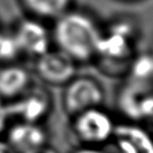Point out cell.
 <instances>
[{
  "label": "cell",
  "mask_w": 153,
  "mask_h": 153,
  "mask_svg": "<svg viewBox=\"0 0 153 153\" xmlns=\"http://www.w3.org/2000/svg\"><path fill=\"white\" fill-rule=\"evenodd\" d=\"M0 33H1V30H0Z\"/></svg>",
  "instance_id": "16"
},
{
  "label": "cell",
  "mask_w": 153,
  "mask_h": 153,
  "mask_svg": "<svg viewBox=\"0 0 153 153\" xmlns=\"http://www.w3.org/2000/svg\"><path fill=\"white\" fill-rule=\"evenodd\" d=\"M46 135L37 123L20 122L10 129L7 144L15 153H35L45 147Z\"/></svg>",
  "instance_id": "5"
},
{
  "label": "cell",
  "mask_w": 153,
  "mask_h": 153,
  "mask_svg": "<svg viewBox=\"0 0 153 153\" xmlns=\"http://www.w3.org/2000/svg\"><path fill=\"white\" fill-rule=\"evenodd\" d=\"M19 53H21V51L14 34L0 33V60L12 61Z\"/></svg>",
  "instance_id": "11"
},
{
  "label": "cell",
  "mask_w": 153,
  "mask_h": 153,
  "mask_svg": "<svg viewBox=\"0 0 153 153\" xmlns=\"http://www.w3.org/2000/svg\"><path fill=\"white\" fill-rule=\"evenodd\" d=\"M74 153H104V152H102V151L98 150L96 148H84L81 149V150H78Z\"/></svg>",
  "instance_id": "14"
},
{
  "label": "cell",
  "mask_w": 153,
  "mask_h": 153,
  "mask_svg": "<svg viewBox=\"0 0 153 153\" xmlns=\"http://www.w3.org/2000/svg\"><path fill=\"white\" fill-rule=\"evenodd\" d=\"M53 35L60 51L74 61H86L98 53L102 39L94 20L81 13L61 15Z\"/></svg>",
  "instance_id": "1"
},
{
  "label": "cell",
  "mask_w": 153,
  "mask_h": 153,
  "mask_svg": "<svg viewBox=\"0 0 153 153\" xmlns=\"http://www.w3.org/2000/svg\"><path fill=\"white\" fill-rule=\"evenodd\" d=\"M17 99L18 100L13 105H7L10 117L16 115L20 117V122L37 123L39 119L46 114L48 102L46 97L42 96L41 94L24 92Z\"/></svg>",
  "instance_id": "9"
},
{
  "label": "cell",
  "mask_w": 153,
  "mask_h": 153,
  "mask_svg": "<svg viewBox=\"0 0 153 153\" xmlns=\"http://www.w3.org/2000/svg\"><path fill=\"white\" fill-rule=\"evenodd\" d=\"M10 117H10L9 106L5 104L2 99H0V135L7 128V124Z\"/></svg>",
  "instance_id": "12"
},
{
  "label": "cell",
  "mask_w": 153,
  "mask_h": 153,
  "mask_svg": "<svg viewBox=\"0 0 153 153\" xmlns=\"http://www.w3.org/2000/svg\"><path fill=\"white\" fill-rule=\"evenodd\" d=\"M0 153H15L5 142L0 140Z\"/></svg>",
  "instance_id": "13"
},
{
  "label": "cell",
  "mask_w": 153,
  "mask_h": 153,
  "mask_svg": "<svg viewBox=\"0 0 153 153\" xmlns=\"http://www.w3.org/2000/svg\"><path fill=\"white\" fill-rule=\"evenodd\" d=\"M103 92L96 81L88 78L72 80L64 94V105L69 112L79 114L85 110L99 107Z\"/></svg>",
  "instance_id": "3"
},
{
  "label": "cell",
  "mask_w": 153,
  "mask_h": 153,
  "mask_svg": "<svg viewBox=\"0 0 153 153\" xmlns=\"http://www.w3.org/2000/svg\"><path fill=\"white\" fill-rule=\"evenodd\" d=\"M13 34L21 53L40 57L48 51V32L39 22L34 20H24L18 25Z\"/></svg>",
  "instance_id": "6"
},
{
  "label": "cell",
  "mask_w": 153,
  "mask_h": 153,
  "mask_svg": "<svg viewBox=\"0 0 153 153\" xmlns=\"http://www.w3.org/2000/svg\"><path fill=\"white\" fill-rule=\"evenodd\" d=\"M35 153H55V152H53V151L48 150V149H46V148L44 147V148L40 149V150L37 151V152H35Z\"/></svg>",
  "instance_id": "15"
},
{
  "label": "cell",
  "mask_w": 153,
  "mask_h": 153,
  "mask_svg": "<svg viewBox=\"0 0 153 153\" xmlns=\"http://www.w3.org/2000/svg\"><path fill=\"white\" fill-rule=\"evenodd\" d=\"M74 128L82 140L88 144H101L113 135L115 126L108 113L96 107L76 114Z\"/></svg>",
  "instance_id": "2"
},
{
  "label": "cell",
  "mask_w": 153,
  "mask_h": 153,
  "mask_svg": "<svg viewBox=\"0 0 153 153\" xmlns=\"http://www.w3.org/2000/svg\"><path fill=\"white\" fill-rule=\"evenodd\" d=\"M38 74L43 80L53 84H62L72 79L76 71L74 60L63 51H46L38 57Z\"/></svg>",
  "instance_id": "4"
},
{
  "label": "cell",
  "mask_w": 153,
  "mask_h": 153,
  "mask_svg": "<svg viewBox=\"0 0 153 153\" xmlns=\"http://www.w3.org/2000/svg\"><path fill=\"white\" fill-rule=\"evenodd\" d=\"M112 136L121 153H153V138L138 126H117Z\"/></svg>",
  "instance_id": "7"
},
{
  "label": "cell",
  "mask_w": 153,
  "mask_h": 153,
  "mask_svg": "<svg viewBox=\"0 0 153 153\" xmlns=\"http://www.w3.org/2000/svg\"><path fill=\"white\" fill-rule=\"evenodd\" d=\"M28 9L42 17H55L64 13L69 0H24Z\"/></svg>",
  "instance_id": "10"
},
{
  "label": "cell",
  "mask_w": 153,
  "mask_h": 153,
  "mask_svg": "<svg viewBox=\"0 0 153 153\" xmlns=\"http://www.w3.org/2000/svg\"><path fill=\"white\" fill-rule=\"evenodd\" d=\"M30 76L25 68L9 64L0 68V99H16L26 91Z\"/></svg>",
  "instance_id": "8"
}]
</instances>
